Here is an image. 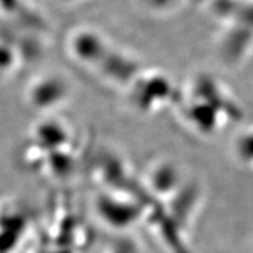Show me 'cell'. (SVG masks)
<instances>
[{
  "label": "cell",
  "mask_w": 253,
  "mask_h": 253,
  "mask_svg": "<svg viewBox=\"0 0 253 253\" xmlns=\"http://www.w3.org/2000/svg\"><path fill=\"white\" fill-rule=\"evenodd\" d=\"M233 151L240 163L253 168V126L244 129L237 136Z\"/></svg>",
  "instance_id": "1"
}]
</instances>
